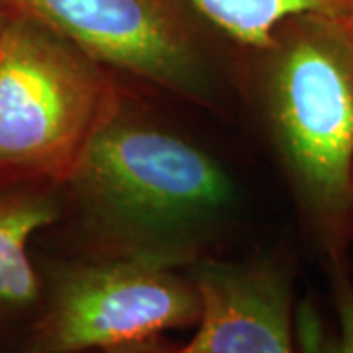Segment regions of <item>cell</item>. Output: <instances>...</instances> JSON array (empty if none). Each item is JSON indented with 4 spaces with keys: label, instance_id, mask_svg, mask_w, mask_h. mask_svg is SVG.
Segmentation results:
<instances>
[{
    "label": "cell",
    "instance_id": "2",
    "mask_svg": "<svg viewBox=\"0 0 353 353\" xmlns=\"http://www.w3.org/2000/svg\"><path fill=\"white\" fill-rule=\"evenodd\" d=\"M259 63L265 120L294 201L330 265L353 240V14H301Z\"/></svg>",
    "mask_w": 353,
    "mask_h": 353
},
{
    "label": "cell",
    "instance_id": "9",
    "mask_svg": "<svg viewBox=\"0 0 353 353\" xmlns=\"http://www.w3.org/2000/svg\"><path fill=\"white\" fill-rule=\"evenodd\" d=\"M332 301L338 332L330 334L310 304H303L294 316L296 353H353V279L347 263L330 265Z\"/></svg>",
    "mask_w": 353,
    "mask_h": 353
},
{
    "label": "cell",
    "instance_id": "6",
    "mask_svg": "<svg viewBox=\"0 0 353 353\" xmlns=\"http://www.w3.org/2000/svg\"><path fill=\"white\" fill-rule=\"evenodd\" d=\"M187 271L202 308L183 353H296L294 265L289 257H202Z\"/></svg>",
    "mask_w": 353,
    "mask_h": 353
},
{
    "label": "cell",
    "instance_id": "3",
    "mask_svg": "<svg viewBox=\"0 0 353 353\" xmlns=\"http://www.w3.org/2000/svg\"><path fill=\"white\" fill-rule=\"evenodd\" d=\"M116 94L104 65L8 10L0 32V175L63 187Z\"/></svg>",
    "mask_w": 353,
    "mask_h": 353
},
{
    "label": "cell",
    "instance_id": "1",
    "mask_svg": "<svg viewBox=\"0 0 353 353\" xmlns=\"http://www.w3.org/2000/svg\"><path fill=\"white\" fill-rule=\"evenodd\" d=\"M87 241L81 253L179 269L206 257L236 187L212 155L136 112L118 92L63 185Z\"/></svg>",
    "mask_w": 353,
    "mask_h": 353
},
{
    "label": "cell",
    "instance_id": "10",
    "mask_svg": "<svg viewBox=\"0 0 353 353\" xmlns=\"http://www.w3.org/2000/svg\"><path fill=\"white\" fill-rule=\"evenodd\" d=\"M87 353H183V343L165 340L161 334V336H153V338H145V340L130 341V343Z\"/></svg>",
    "mask_w": 353,
    "mask_h": 353
},
{
    "label": "cell",
    "instance_id": "4",
    "mask_svg": "<svg viewBox=\"0 0 353 353\" xmlns=\"http://www.w3.org/2000/svg\"><path fill=\"white\" fill-rule=\"evenodd\" d=\"M41 303L18 353H87L189 330L201 292L187 269L128 255L79 253L39 265Z\"/></svg>",
    "mask_w": 353,
    "mask_h": 353
},
{
    "label": "cell",
    "instance_id": "5",
    "mask_svg": "<svg viewBox=\"0 0 353 353\" xmlns=\"http://www.w3.org/2000/svg\"><path fill=\"white\" fill-rule=\"evenodd\" d=\"M6 10L38 20L104 67L157 87L202 99L208 63L171 0H0Z\"/></svg>",
    "mask_w": 353,
    "mask_h": 353
},
{
    "label": "cell",
    "instance_id": "11",
    "mask_svg": "<svg viewBox=\"0 0 353 353\" xmlns=\"http://www.w3.org/2000/svg\"><path fill=\"white\" fill-rule=\"evenodd\" d=\"M6 18H8V10L2 6V2H0V32H2V26L6 22Z\"/></svg>",
    "mask_w": 353,
    "mask_h": 353
},
{
    "label": "cell",
    "instance_id": "8",
    "mask_svg": "<svg viewBox=\"0 0 353 353\" xmlns=\"http://www.w3.org/2000/svg\"><path fill=\"white\" fill-rule=\"evenodd\" d=\"M236 43L259 51L279 24L301 14H353V0H187Z\"/></svg>",
    "mask_w": 353,
    "mask_h": 353
},
{
    "label": "cell",
    "instance_id": "7",
    "mask_svg": "<svg viewBox=\"0 0 353 353\" xmlns=\"http://www.w3.org/2000/svg\"><path fill=\"white\" fill-rule=\"evenodd\" d=\"M61 185L0 175V353H18L41 303V275L30 243L65 208Z\"/></svg>",
    "mask_w": 353,
    "mask_h": 353
}]
</instances>
